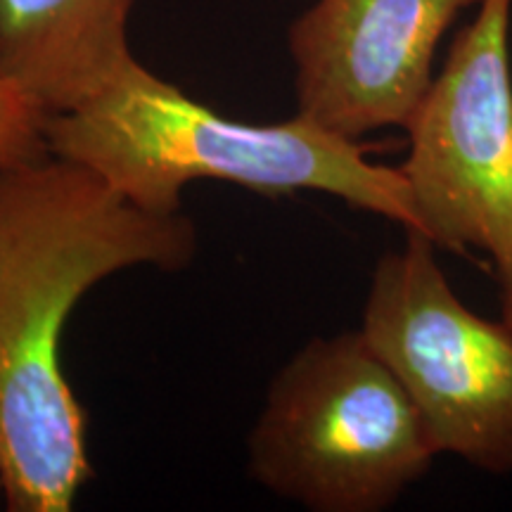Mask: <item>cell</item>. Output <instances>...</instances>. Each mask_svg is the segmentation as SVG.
Instances as JSON below:
<instances>
[{
  "label": "cell",
  "instance_id": "6da1fadb",
  "mask_svg": "<svg viewBox=\"0 0 512 512\" xmlns=\"http://www.w3.org/2000/svg\"><path fill=\"white\" fill-rule=\"evenodd\" d=\"M197 228L50 155L0 166V477L12 512H67L91 479L86 415L60 363L83 294L136 266L181 271Z\"/></svg>",
  "mask_w": 512,
  "mask_h": 512
},
{
  "label": "cell",
  "instance_id": "7a4b0ae2",
  "mask_svg": "<svg viewBox=\"0 0 512 512\" xmlns=\"http://www.w3.org/2000/svg\"><path fill=\"white\" fill-rule=\"evenodd\" d=\"M43 133L50 155L86 166L159 214L181 211L190 183L223 181L264 195L325 192L420 233L403 171L368 159L358 140L302 114L278 124L228 119L138 60L86 105L48 117Z\"/></svg>",
  "mask_w": 512,
  "mask_h": 512
},
{
  "label": "cell",
  "instance_id": "3957f363",
  "mask_svg": "<svg viewBox=\"0 0 512 512\" xmlns=\"http://www.w3.org/2000/svg\"><path fill=\"white\" fill-rule=\"evenodd\" d=\"M249 475L313 512H380L441 456L361 330L313 337L273 377L247 441Z\"/></svg>",
  "mask_w": 512,
  "mask_h": 512
},
{
  "label": "cell",
  "instance_id": "277c9868",
  "mask_svg": "<svg viewBox=\"0 0 512 512\" xmlns=\"http://www.w3.org/2000/svg\"><path fill=\"white\" fill-rule=\"evenodd\" d=\"M406 230L380 256L361 335L399 377L437 451L489 475H512V330L465 306L434 254Z\"/></svg>",
  "mask_w": 512,
  "mask_h": 512
},
{
  "label": "cell",
  "instance_id": "5b68a950",
  "mask_svg": "<svg viewBox=\"0 0 512 512\" xmlns=\"http://www.w3.org/2000/svg\"><path fill=\"white\" fill-rule=\"evenodd\" d=\"M512 0H482L458 31L406 124L420 233L437 247L477 249L512 294Z\"/></svg>",
  "mask_w": 512,
  "mask_h": 512
},
{
  "label": "cell",
  "instance_id": "8992f818",
  "mask_svg": "<svg viewBox=\"0 0 512 512\" xmlns=\"http://www.w3.org/2000/svg\"><path fill=\"white\" fill-rule=\"evenodd\" d=\"M482 0H316L294 19L297 114L358 140L406 128L434 79L441 38Z\"/></svg>",
  "mask_w": 512,
  "mask_h": 512
},
{
  "label": "cell",
  "instance_id": "52a82bcc",
  "mask_svg": "<svg viewBox=\"0 0 512 512\" xmlns=\"http://www.w3.org/2000/svg\"><path fill=\"white\" fill-rule=\"evenodd\" d=\"M136 0H0V81L43 117L74 112L136 57Z\"/></svg>",
  "mask_w": 512,
  "mask_h": 512
},
{
  "label": "cell",
  "instance_id": "ba28073f",
  "mask_svg": "<svg viewBox=\"0 0 512 512\" xmlns=\"http://www.w3.org/2000/svg\"><path fill=\"white\" fill-rule=\"evenodd\" d=\"M43 124L46 117L0 81V166L34 164L50 157Z\"/></svg>",
  "mask_w": 512,
  "mask_h": 512
},
{
  "label": "cell",
  "instance_id": "9c48e42d",
  "mask_svg": "<svg viewBox=\"0 0 512 512\" xmlns=\"http://www.w3.org/2000/svg\"><path fill=\"white\" fill-rule=\"evenodd\" d=\"M501 318L505 320V325L512 330V294L510 297H501Z\"/></svg>",
  "mask_w": 512,
  "mask_h": 512
},
{
  "label": "cell",
  "instance_id": "30bf717a",
  "mask_svg": "<svg viewBox=\"0 0 512 512\" xmlns=\"http://www.w3.org/2000/svg\"><path fill=\"white\" fill-rule=\"evenodd\" d=\"M5 503V489H3V477H0V505Z\"/></svg>",
  "mask_w": 512,
  "mask_h": 512
}]
</instances>
